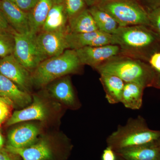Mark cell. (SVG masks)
I'll list each match as a JSON object with an SVG mask.
<instances>
[{
	"instance_id": "6da1fadb",
	"label": "cell",
	"mask_w": 160,
	"mask_h": 160,
	"mask_svg": "<svg viewBox=\"0 0 160 160\" xmlns=\"http://www.w3.org/2000/svg\"><path fill=\"white\" fill-rule=\"evenodd\" d=\"M112 35L113 45L119 46L121 55L148 62L152 55L160 51V36L149 26L119 27Z\"/></svg>"
},
{
	"instance_id": "7a4b0ae2",
	"label": "cell",
	"mask_w": 160,
	"mask_h": 160,
	"mask_svg": "<svg viewBox=\"0 0 160 160\" xmlns=\"http://www.w3.org/2000/svg\"><path fill=\"white\" fill-rule=\"evenodd\" d=\"M99 73L117 76L126 83H136L145 88L152 87L156 72L148 63L134 58L118 55L95 69Z\"/></svg>"
},
{
	"instance_id": "3957f363",
	"label": "cell",
	"mask_w": 160,
	"mask_h": 160,
	"mask_svg": "<svg viewBox=\"0 0 160 160\" xmlns=\"http://www.w3.org/2000/svg\"><path fill=\"white\" fill-rule=\"evenodd\" d=\"M160 131L149 129L146 120L139 116L130 118L124 126H119L106 139L107 146L115 152L122 149L156 142Z\"/></svg>"
},
{
	"instance_id": "277c9868",
	"label": "cell",
	"mask_w": 160,
	"mask_h": 160,
	"mask_svg": "<svg viewBox=\"0 0 160 160\" xmlns=\"http://www.w3.org/2000/svg\"><path fill=\"white\" fill-rule=\"evenodd\" d=\"M82 66L75 50L66 49L40 63L31 75L32 84L44 87L60 78L78 72Z\"/></svg>"
},
{
	"instance_id": "5b68a950",
	"label": "cell",
	"mask_w": 160,
	"mask_h": 160,
	"mask_svg": "<svg viewBox=\"0 0 160 160\" xmlns=\"http://www.w3.org/2000/svg\"><path fill=\"white\" fill-rule=\"evenodd\" d=\"M96 5L111 16L119 27L149 26L148 12L138 0H100Z\"/></svg>"
},
{
	"instance_id": "8992f818",
	"label": "cell",
	"mask_w": 160,
	"mask_h": 160,
	"mask_svg": "<svg viewBox=\"0 0 160 160\" xmlns=\"http://www.w3.org/2000/svg\"><path fill=\"white\" fill-rule=\"evenodd\" d=\"M13 32L15 42L13 55L27 70L30 72H33L40 63L46 60L38 47L36 35L30 32Z\"/></svg>"
},
{
	"instance_id": "52a82bcc",
	"label": "cell",
	"mask_w": 160,
	"mask_h": 160,
	"mask_svg": "<svg viewBox=\"0 0 160 160\" xmlns=\"http://www.w3.org/2000/svg\"><path fill=\"white\" fill-rule=\"evenodd\" d=\"M68 29L52 31H41L36 35L38 47L45 58L57 56L68 49L66 42Z\"/></svg>"
},
{
	"instance_id": "ba28073f",
	"label": "cell",
	"mask_w": 160,
	"mask_h": 160,
	"mask_svg": "<svg viewBox=\"0 0 160 160\" xmlns=\"http://www.w3.org/2000/svg\"><path fill=\"white\" fill-rule=\"evenodd\" d=\"M81 64L87 65L95 69L120 54L119 46L117 45L99 46H86L76 49Z\"/></svg>"
},
{
	"instance_id": "9c48e42d",
	"label": "cell",
	"mask_w": 160,
	"mask_h": 160,
	"mask_svg": "<svg viewBox=\"0 0 160 160\" xmlns=\"http://www.w3.org/2000/svg\"><path fill=\"white\" fill-rule=\"evenodd\" d=\"M0 73L24 91H29L32 84L30 72L17 60L13 54L0 59Z\"/></svg>"
},
{
	"instance_id": "30bf717a",
	"label": "cell",
	"mask_w": 160,
	"mask_h": 160,
	"mask_svg": "<svg viewBox=\"0 0 160 160\" xmlns=\"http://www.w3.org/2000/svg\"><path fill=\"white\" fill-rule=\"evenodd\" d=\"M66 39L68 49L73 50L86 46L113 45L112 35L99 30L86 33H68Z\"/></svg>"
},
{
	"instance_id": "8fae6325",
	"label": "cell",
	"mask_w": 160,
	"mask_h": 160,
	"mask_svg": "<svg viewBox=\"0 0 160 160\" xmlns=\"http://www.w3.org/2000/svg\"><path fill=\"white\" fill-rule=\"evenodd\" d=\"M0 9L14 31L19 33L30 32L28 12L9 0H0Z\"/></svg>"
},
{
	"instance_id": "7c38bea8",
	"label": "cell",
	"mask_w": 160,
	"mask_h": 160,
	"mask_svg": "<svg viewBox=\"0 0 160 160\" xmlns=\"http://www.w3.org/2000/svg\"><path fill=\"white\" fill-rule=\"evenodd\" d=\"M49 115L48 108L45 102L36 96H33V102L26 108L14 112L7 120L6 126L31 120L44 121Z\"/></svg>"
},
{
	"instance_id": "4fadbf2b",
	"label": "cell",
	"mask_w": 160,
	"mask_h": 160,
	"mask_svg": "<svg viewBox=\"0 0 160 160\" xmlns=\"http://www.w3.org/2000/svg\"><path fill=\"white\" fill-rule=\"evenodd\" d=\"M39 133V128L35 124L26 123L19 125L8 133V146L16 148L28 147L35 143Z\"/></svg>"
},
{
	"instance_id": "5bb4252c",
	"label": "cell",
	"mask_w": 160,
	"mask_h": 160,
	"mask_svg": "<svg viewBox=\"0 0 160 160\" xmlns=\"http://www.w3.org/2000/svg\"><path fill=\"white\" fill-rule=\"evenodd\" d=\"M4 149L18 155L23 160H50L52 158L51 147L45 139L25 148H16L7 146Z\"/></svg>"
},
{
	"instance_id": "9a60e30c",
	"label": "cell",
	"mask_w": 160,
	"mask_h": 160,
	"mask_svg": "<svg viewBox=\"0 0 160 160\" xmlns=\"http://www.w3.org/2000/svg\"><path fill=\"white\" fill-rule=\"evenodd\" d=\"M53 82L48 88L51 95L66 106L76 108L77 102L69 76H66Z\"/></svg>"
},
{
	"instance_id": "2e32d148",
	"label": "cell",
	"mask_w": 160,
	"mask_h": 160,
	"mask_svg": "<svg viewBox=\"0 0 160 160\" xmlns=\"http://www.w3.org/2000/svg\"><path fill=\"white\" fill-rule=\"evenodd\" d=\"M0 97L8 99L18 107H24L32 102L31 96L13 82L0 73Z\"/></svg>"
},
{
	"instance_id": "e0dca14e",
	"label": "cell",
	"mask_w": 160,
	"mask_h": 160,
	"mask_svg": "<svg viewBox=\"0 0 160 160\" xmlns=\"http://www.w3.org/2000/svg\"><path fill=\"white\" fill-rule=\"evenodd\" d=\"M115 152L118 156L126 160H160V148L157 142L126 148Z\"/></svg>"
},
{
	"instance_id": "ac0fdd59",
	"label": "cell",
	"mask_w": 160,
	"mask_h": 160,
	"mask_svg": "<svg viewBox=\"0 0 160 160\" xmlns=\"http://www.w3.org/2000/svg\"><path fill=\"white\" fill-rule=\"evenodd\" d=\"M68 18L62 0H55L41 31H52L67 28Z\"/></svg>"
},
{
	"instance_id": "d6986e66",
	"label": "cell",
	"mask_w": 160,
	"mask_h": 160,
	"mask_svg": "<svg viewBox=\"0 0 160 160\" xmlns=\"http://www.w3.org/2000/svg\"><path fill=\"white\" fill-rule=\"evenodd\" d=\"M99 80L106 93V98L109 104L121 102L125 83L117 76L109 73H100Z\"/></svg>"
},
{
	"instance_id": "ffe728a7",
	"label": "cell",
	"mask_w": 160,
	"mask_h": 160,
	"mask_svg": "<svg viewBox=\"0 0 160 160\" xmlns=\"http://www.w3.org/2000/svg\"><path fill=\"white\" fill-rule=\"evenodd\" d=\"M55 0H39L28 12L30 32L37 35L42 30Z\"/></svg>"
},
{
	"instance_id": "44dd1931",
	"label": "cell",
	"mask_w": 160,
	"mask_h": 160,
	"mask_svg": "<svg viewBox=\"0 0 160 160\" xmlns=\"http://www.w3.org/2000/svg\"><path fill=\"white\" fill-rule=\"evenodd\" d=\"M68 33H82L98 30L93 18L86 9L68 20Z\"/></svg>"
},
{
	"instance_id": "7402d4cb",
	"label": "cell",
	"mask_w": 160,
	"mask_h": 160,
	"mask_svg": "<svg viewBox=\"0 0 160 160\" xmlns=\"http://www.w3.org/2000/svg\"><path fill=\"white\" fill-rule=\"evenodd\" d=\"M145 87L136 83H126L121 102L128 109L138 110L142 107Z\"/></svg>"
},
{
	"instance_id": "603a6c76",
	"label": "cell",
	"mask_w": 160,
	"mask_h": 160,
	"mask_svg": "<svg viewBox=\"0 0 160 160\" xmlns=\"http://www.w3.org/2000/svg\"><path fill=\"white\" fill-rule=\"evenodd\" d=\"M88 9L98 30L109 34L115 33L119 26L111 16L96 5L91 6Z\"/></svg>"
},
{
	"instance_id": "cb8c5ba5",
	"label": "cell",
	"mask_w": 160,
	"mask_h": 160,
	"mask_svg": "<svg viewBox=\"0 0 160 160\" xmlns=\"http://www.w3.org/2000/svg\"><path fill=\"white\" fill-rule=\"evenodd\" d=\"M14 44L13 32L11 33L8 30L0 29V57L13 54Z\"/></svg>"
},
{
	"instance_id": "d4e9b609",
	"label": "cell",
	"mask_w": 160,
	"mask_h": 160,
	"mask_svg": "<svg viewBox=\"0 0 160 160\" xmlns=\"http://www.w3.org/2000/svg\"><path fill=\"white\" fill-rule=\"evenodd\" d=\"M68 17L69 18L87 9L85 0H62Z\"/></svg>"
},
{
	"instance_id": "484cf974",
	"label": "cell",
	"mask_w": 160,
	"mask_h": 160,
	"mask_svg": "<svg viewBox=\"0 0 160 160\" xmlns=\"http://www.w3.org/2000/svg\"><path fill=\"white\" fill-rule=\"evenodd\" d=\"M13 106L10 100L0 97V125L8 118Z\"/></svg>"
},
{
	"instance_id": "4316f807",
	"label": "cell",
	"mask_w": 160,
	"mask_h": 160,
	"mask_svg": "<svg viewBox=\"0 0 160 160\" xmlns=\"http://www.w3.org/2000/svg\"><path fill=\"white\" fill-rule=\"evenodd\" d=\"M149 26L160 36V7L148 11Z\"/></svg>"
},
{
	"instance_id": "83f0119b",
	"label": "cell",
	"mask_w": 160,
	"mask_h": 160,
	"mask_svg": "<svg viewBox=\"0 0 160 160\" xmlns=\"http://www.w3.org/2000/svg\"><path fill=\"white\" fill-rule=\"evenodd\" d=\"M23 11L28 12L39 0H9Z\"/></svg>"
},
{
	"instance_id": "f1b7e54d",
	"label": "cell",
	"mask_w": 160,
	"mask_h": 160,
	"mask_svg": "<svg viewBox=\"0 0 160 160\" xmlns=\"http://www.w3.org/2000/svg\"><path fill=\"white\" fill-rule=\"evenodd\" d=\"M148 62L155 71L160 73V51L155 52L152 55Z\"/></svg>"
},
{
	"instance_id": "f546056e",
	"label": "cell",
	"mask_w": 160,
	"mask_h": 160,
	"mask_svg": "<svg viewBox=\"0 0 160 160\" xmlns=\"http://www.w3.org/2000/svg\"><path fill=\"white\" fill-rule=\"evenodd\" d=\"M147 11L160 7V0H138Z\"/></svg>"
},
{
	"instance_id": "4dcf8cb0",
	"label": "cell",
	"mask_w": 160,
	"mask_h": 160,
	"mask_svg": "<svg viewBox=\"0 0 160 160\" xmlns=\"http://www.w3.org/2000/svg\"><path fill=\"white\" fill-rule=\"evenodd\" d=\"M19 156L6 151L4 149L0 150V160H20Z\"/></svg>"
},
{
	"instance_id": "1f68e13d",
	"label": "cell",
	"mask_w": 160,
	"mask_h": 160,
	"mask_svg": "<svg viewBox=\"0 0 160 160\" xmlns=\"http://www.w3.org/2000/svg\"><path fill=\"white\" fill-rule=\"evenodd\" d=\"M102 160H117V155L111 147L108 146L103 151Z\"/></svg>"
},
{
	"instance_id": "d6a6232c",
	"label": "cell",
	"mask_w": 160,
	"mask_h": 160,
	"mask_svg": "<svg viewBox=\"0 0 160 160\" xmlns=\"http://www.w3.org/2000/svg\"><path fill=\"white\" fill-rule=\"evenodd\" d=\"M9 24L4 16L2 12L0 9V29L8 30Z\"/></svg>"
},
{
	"instance_id": "836d02e7",
	"label": "cell",
	"mask_w": 160,
	"mask_h": 160,
	"mask_svg": "<svg viewBox=\"0 0 160 160\" xmlns=\"http://www.w3.org/2000/svg\"><path fill=\"white\" fill-rule=\"evenodd\" d=\"M152 87L160 89V73L157 72V73L156 77Z\"/></svg>"
},
{
	"instance_id": "e575fe53",
	"label": "cell",
	"mask_w": 160,
	"mask_h": 160,
	"mask_svg": "<svg viewBox=\"0 0 160 160\" xmlns=\"http://www.w3.org/2000/svg\"><path fill=\"white\" fill-rule=\"evenodd\" d=\"M100 0H85L87 6L89 7L96 5Z\"/></svg>"
},
{
	"instance_id": "d590c367",
	"label": "cell",
	"mask_w": 160,
	"mask_h": 160,
	"mask_svg": "<svg viewBox=\"0 0 160 160\" xmlns=\"http://www.w3.org/2000/svg\"><path fill=\"white\" fill-rule=\"evenodd\" d=\"M4 140L2 136L0 133V149H3V145H4Z\"/></svg>"
},
{
	"instance_id": "8d00e7d4",
	"label": "cell",
	"mask_w": 160,
	"mask_h": 160,
	"mask_svg": "<svg viewBox=\"0 0 160 160\" xmlns=\"http://www.w3.org/2000/svg\"><path fill=\"white\" fill-rule=\"evenodd\" d=\"M117 160H126L122 158H120V157L117 156Z\"/></svg>"
},
{
	"instance_id": "74e56055",
	"label": "cell",
	"mask_w": 160,
	"mask_h": 160,
	"mask_svg": "<svg viewBox=\"0 0 160 160\" xmlns=\"http://www.w3.org/2000/svg\"><path fill=\"white\" fill-rule=\"evenodd\" d=\"M157 143L158 146H159V147L160 148V137L159 138L158 140V142H157Z\"/></svg>"
},
{
	"instance_id": "f35d334b",
	"label": "cell",
	"mask_w": 160,
	"mask_h": 160,
	"mask_svg": "<svg viewBox=\"0 0 160 160\" xmlns=\"http://www.w3.org/2000/svg\"><path fill=\"white\" fill-rule=\"evenodd\" d=\"M1 150V149H0V150Z\"/></svg>"
},
{
	"instance_id": "ab89813d",
	"label": "cell",
	"mask_w": 160,
	"mask_h": 160,
	"mask_svg": "<svg viewBox=\"0 0 160 160\" xmlns=\"http://www.w3.org/2000/svg\"></svg>"
}]
</instances>
